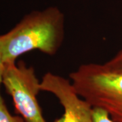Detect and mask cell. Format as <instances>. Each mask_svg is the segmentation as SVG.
Segmentation results:
<instances>
[{
	"label": "cell",
	"instance_id": "1",
	"mask_svg": "<svg viewBox=\"0 0 122 122\" xmlns=\"http://www.w3.org/2000/svg\"><path fill=\"white\" fill-rule=\"evenodd\" d=\"M65 35V16L56 7L33 11L8 33L0 35L5 65L32 50L56 54Z\"/></svg>",
	"mask_w": 122,
	"mask_h": 122
},
{
	"label": "cell",
	"instance_id": "2",
	"mask_svg": "<svg viewBox=\"0 0 122 122\" xmlns=\"http://www.w3.org/2000/svg\"><path fill=\"white\" fill-rule=\"evenodd\" d=\"M79 96L93 108L105 111L114 122H122V73L104 64L79 66L69 75Z\"/></svg>",
	"mask_w": 122,
	"mask_h": 122
},
{
	"label": "cell",
	"instance_id": "3",
	"mask_svg": "<svg viewBox=\"0 0 122 122\" xmlns=\"http://www.w3.org/2000/svg\"><path fill=\"white\" fill-rule=\"evenodd\" d=\"M2 85L12 96L15 110L25 122H46L37 96L41 91L33 66L23 61L5 65Z\"/></svg>",
	"mask_w": 122,
	"mask_h": 122
},
{
	"label": "cell",
	"instance_id": "4",
	"mask_svg": "<svg viewBox=\"0 0 122 122\" xmlns=\"http://www.w3.org/2000/svg\"><path fill=\"white\" fill-rule=\"evenodd\" d=\"M41 89L54 94L63 107V115L54 122H94V108L79 95L70 80L48 72L42 77Z\"/></svg>",
	"mask_w": 122,
	"mask_h": 122
},
{
	"label": "cell",
	"instance_id": "5",
	"mask_svg": "<svg viewBox=\"0 0 122 122\" xmlns=\"http://www.w3.org/2000/svg\"><path fill=\"white\" fill-rule=\"evenodd\" d=\"M0 122H25L22 117L10 113L2 96H0Z\"/></svg>",
	"mask_w": 122,
	"mask_h": 122
},
{
	"label": "cell",
	"instance_id": "6",
	"mask_svg": "<svg viewBox=\"0 0 122 122\" xmlns=\"http://www.w3.org/2000/svg\"><path fill=\"white\" fill-rule=\"evenodd\" d=\"M105 65L113 71L122 73V48Z\"/></svg>",
	"mask_w": 122,
	"mask_h": 122
},
{
	"label": "cell",
	"instance_id": "7",
	"mask_svg": "<svg viewBox=\"0 0 122 122\" xmlns=\"http://www.w3.org/2000/svg\"><path fill=\"white\" fill-rule=\"evenodd\" d=\"M93 115L94 122H114L109 117V114L101 109L94 108Z\"/></svg>",
	"mask_w": 122,
	"mask_h": 122
},
{
	"label": "cell",
	"instance_id": "8",
	"mask_svg": "<svg viewBox=\"0 0 122 122\" xmlns=\"http://www.w3.org/2000/svg\"><path fill=\"white\" fill-rule=\"evenodd\" d=\"M5 68V62L4 61V57H3V53H2V50L0 44V88L2 85V81H3V74ZM0 96H1V91H0Z\"/></svg>",
	"mask_w": 122,
	"mask_h": 122
}]
</instances>
